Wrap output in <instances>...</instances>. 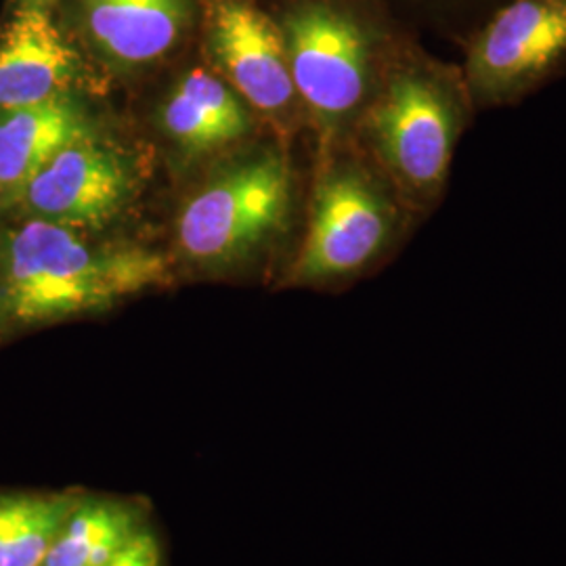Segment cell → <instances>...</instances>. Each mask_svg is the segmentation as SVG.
I'll return each mask as SVG.
<instances>
[{
	"instance_id": "e0dca14e",
	"label": "cell",
	"mask_w": 566,
	"mask_h": 566,
	"mask_svg": "<svg viewBox=\"0 0 566 566\" xmlns=\"http://www.w3.org/2000/svg\"><path fill=\"white\" fill-rule=\"evenodd\" d=\"M21 7H36V9H46L55 2V0H20Z\"/></svg>"
},
{
	"instance_id": "2e32d148",
	"label": "cell",
	"mask_w": 566,
	"mask_h": 566,
	"mask_svg": "<svg viewBox=\"0 0 566 566\" xmlns=\"http://www.w3.org/2000/svg\"><path fill=\"white\" fill-rule=\"evenodd\" d=\"M160 544L156 535L147 528H142L118 554L99 566H160Z\"/></svg>"
},
{
	"instance_id": "8fae6325",
	"label": "cell",
	"mask_w": 566,
	"mask_h": 566,
	"mask_svg": "<svg viewBox=\"0 0 566 566\" xmlns=\"http://www.w3.org/2000/svg\"><path fill=\"white\" fill-rule=\"evenodd\" d=\"M81 139H86V124L65 97L0 112V193L20 198L44 164Z\"/></svg>"
},
{
	"instance_id": "ba28073f",
	"label": "cell",
	"mask_w": 566,
	"mask_h": 566,
	"mask_svg": "<svg viewBox=\"0 0 566 566\" xmlns=\"http://www.w3.org/2000/svg\"><path fill=\"white\" fill-rule=\"evenodd\" d=\"M208 23L212 51L243 97L266 114L285 109L296 88L277 25L250 0H212Z\"/></svg>"
},
{
	"instance_id": "9c48e42d",
	"label": "cell",
	"mask_w": 566,
	"mask_h": 566,
	"mask_svg": "<svg viewBox=\"0 0 566 566\" xmlns=\"http://www.w3.org/2000/svg\"><path fill=\"white\" fill-rule=\"evenodd\" d=\"M76 74L78 55L49 11H15L0 32V112L60 99Z\"/></svg>"
},
{
	"instance_id": "30bf717a",
	"label": "cell",
	"mask_w": 566,
	"mask_h": 566,
	"mask_svg": "<svg viewBox=\"0 0 566 566\" xmlns=\"http://www.w3.org/2000/svg\"><path fill=\"white\" fill-rule=\"evenodd\" d=\"M82 11L97 49L120 63L163 57L187 25L185 0H84Z\"/></svg>"
},
{
	"instance_id": "5b68a950",
	"label": "cell",
	"mask_w": 566,
	"mask_h": 566,
	"mask_svg": "<svg viewBox=\"0 0 566 566\" xmlns=\"http://www.w3.org/2000/svg\"><path fill=\"white\" fill-rule=\"evenodd\" d=\"M290 172L280 156L240 164L185 206L179 240L198 263L235 261L275 235L287 217Z\"/></svg>"
},
{
	"instance_id": "9a60e30c",
	"label": "cell",
	"mask_w": 566,
	"mask_h": 566,
	"mask_svg": "<svg viewBox=\"0 0 566 566\" xmlns=\"http://www.w3.org/2000/svg\"><path fill=\"white\" fill-rule=\"evenodd\" d=\"M434 11L443 13L449 28L464 30L468 36L506 0H424Z\"/></svg>"
},
{
	"instance_id": "6da1fadb",
	"label": "cell",
	"mask_w": 566,
	"mask_h": 566,
	"mask_svg": "<svg viewBox=\"0 0 566 566\" xmlns=\"http://www.w3.org/2000/svg\"><path fill=\"white\" fill-rule=\"evenodd\" d=\"M166 277L158 254L91 248L70 227L32 219L0 238V325L28 327L93 313Z\"/></svg>"
},
{
	"instance_id": "7a4b0ae2",
	"label": "cell",
	"mask_w": 566,
	"mask_h": 566,
	"mask_svg": "<svg viewBox=\"0 0 566 566\" xmlns=\"http://www.w3.org/2000/svg\"><path fill=\"white\" fill-rule=\"evenodd\" d=\"M465 99L470 97L462 72L418 60L395 72L371 107V139L409 196L430 202L441 193L464 124Z\"/></svg>"
},
{
	"instance_id": "3957f363",
	"label": "cell",
	"mask_w": 566,
	"mask_h": 566,
	"mask_svg": "<svg viewBox=\"0 0 566 566\" xmlns=\"http://www.w3.org/2000/svg\"><path fill=\"white\" fill-rule=\"evenodd\" d=\"M296 93L334 130L364 99L374 55L369 23L344 0H303L283 21Z\"/></svg>"
},
{
	"instance_id": "277c9868",
	"label": "cell",
	"mask_w": 566,
	"mask_h": 566,
	"mask_svg": "<svg viewBox=\"0 0 566 566\" xmlns=\"http://www.w3.org/2000/svg\"><path fill=\"white\" fill-rule=\"evenodd\" d=\"M566 63V0H506L465 41L470 102H516Z\"/></svg>"
},
{
	"instance_id": "8992f818",
	"label": "cell",
	"mask_w": 566,
	"mask_h": 566,
	"mask_svg": "<svg viewBox=\"0 0 566 566\" xmlns=\"http://www.w3.org/2000/svg\"><path fill=\"white\" fill-rule=\"evenodd\" d=\"M388 229V206L364 175H329L317 191L294 280L325 282L359 271L382 250Z\"/></svg>"
},
{
	"instance_id": "7c38bea8",
	"label": "cell",
	"mask_w": 566,
	"mask_h": 566,
	"mask_svg": "<svg viewBox=\"0 0 566 566\" xmlns=\"http://www.w3.org/2000/svg\"><path fill=\"white\" fill-rule=\"evenodd\" d=\"M143 528L139 507L124 500L81 497L42 566H99Z\"/></svg>"
},
{
	"instance_id": "5bb4252c",
	"label": "cell",
	"mask_w": 566,
	"mask_h": 566,
	"mask_svg": "<svg viewBox=\"0 0 566 566\" xmlns=\"http://www.w3.org/2000/svg\"><path fill=\"white\" fill-rule=\"evenodd\" d=\"M78 500L76 493L0 495V566H42Z\"/></svg>"
},
{
	"instance_id": "4fadbf2b",
	"label": "cell",
	"mask_w": 566,
	"mask_h": 566,
	"mask_svg": "<svg viewBox=\"0 0 566 566\" xmlns=\"http://www.w3.org/2000/svg\"><path fill=\"white\" fill-rule=\"evenodd\" d=\"M164 126L187 149L206 151L243 135L248 116L223 82L196 70L166 103Z\"/></svg>"
},
{
	"instance_id": "52a82bcc",
	"label": "cell",
	"mask_w": 566,
	"mask_h": 566,
	"mask_svg": "<svg viewBox=\"0 0 566 566\" xmlns=\"http://www.w3.org/2000/svg\"><path fill=\"white\" fill-rule=\"evenodd\" d=\"M128 193V175L120 160L86 139L57 151L28 181L21 202L49 223L63 227L102 224L112 219Z\"/></svg>"
}]
</instances>
